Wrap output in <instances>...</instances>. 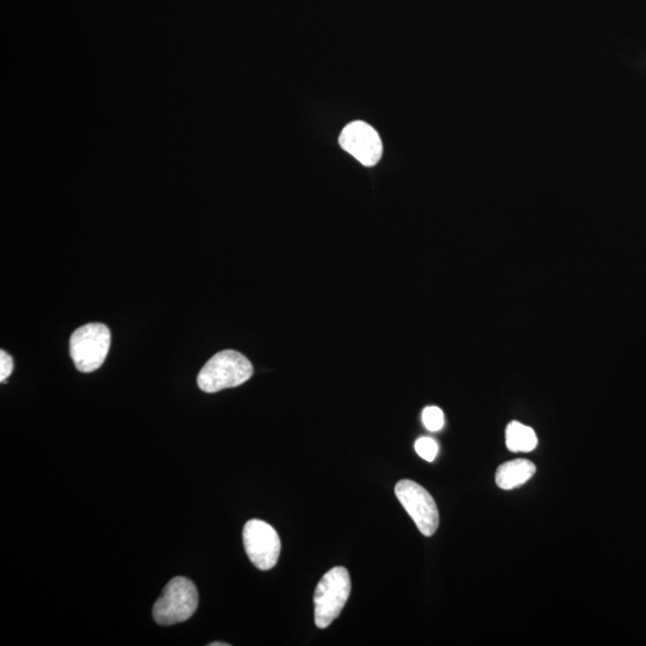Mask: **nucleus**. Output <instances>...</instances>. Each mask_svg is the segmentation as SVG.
<instances>
[{"mask_svg": "<svg viewBox=\"0 0 646 646\" xmlns=\"http://www.w3.org/2000/svg\"><path fill=\"white\" fill-rule=\"evenodd\" d=\"M198 605L199 595L194 583L185 577H175L164 588L152 614L158 625L170 626L190 619Z\"/></svg>", "mask_w": 646, "mask_h": 646, "instance_id": "4", "label": "nucleus"}, {"mask_svg": "<svg viewBox=\"0 0 646 646\" xmlns=\"http://www.w3.org/2000/svg\"><path fill=\"white\" fill-rule=\"evenodd\" d=\"M395 495L402 507L425 536H432L440 526V513L434 498L424 487L412 480H401L395 486Z\"/></svg>", "mask_w": 646, "mask_h": 646, "instance_id": "5", "label": "nucleus"}, {"mask_svg": "<svg viewBox=\"0 0 646 646\" xmlns=\"http://www.w3.org/2000/svg\"><path fill=\"white\" fill-rule=\"evenodd\" d=\"M339 144L365 167H374L381 160L383 145L380 134L363 121L347 125L341 131Z\"/></svg>", "mask_w": 646, "mask_h": 646, "instance_id": "7", "label": "nucleus"}, {"mask_svg": "<svg viewBox=\"0 0 646 646\" xmlns=\"http://www.w3.org/2000/svg\"><path fill=\"white\" fill-rule=\"evenodd\" d=\"M111 331L103 323H87L76 329L70 339V356L81 373H93L105 363L111 349Z\"/></svg>", "mask_w": 646, "mask_h": 646, "instance_id": "2", "label": "nucleus"}, {"mask_svg": "<svg viewBox=\"0 0 646 646\" xmlns=\"http://www.w3.org/2000/svg\"><path fill=\"white\" fill-rule=\"evenodd\" d=\"M505 440H507L508 449L513 453H530L538 447V436L535 431L518 422L508 425Z\"/></svg>", "mask_w": 646, "mask_h": 646, "instance_id": "9", "label": "nucleus"}, {"mask_svg": "<svg viewBox=\"0 0 646 646\" xmlns=\"http://www.w3.org/2000/svg\"><path fill=\"white\" fill-rule=\"evenodd\" d=\"M243 545L247 556L259 570L268 571L277 565L282 550L277 530L270 524L252 520L243 528Z\"/></svg>", "mask_w": 646, "mask_h": 646, "instance_id": "6", "label": "nucleus"}, {"mask_svg": "<svg viewBox=\"0 0 646 646\" xmlns=\"http://www.w3.org/2000/svg\"><path fill=\"white\" fill-rule=\"evenodd\" d=\"M422 418L425 428L432 432L440 431L444 426V414L436 406L426 407Z\"/></svg>", "mask_w": 646, "mask_h": 646, "instance_id": "10", "label": "nucleus"}, {"mask_svg": "<svg viewBox=\"0 0 646 646\" xmlns=\"http://www.w3.org/2000/svg\"><path fill=\"white\" fill-rule=\"evenodd\" d=\"M536 472L532 461L517 459L503 463L496 473V484L502 490H514L516 487L526 484Z\"/></svg>", "mask_w": 646, "mask_h": 646, "instance_id": "8", "label": "nucleus"}, {"mask_svg": "<svg viewBox=\"0 0 646 646\" xmlns=\"http://www.w3.org/2000/svg\"><path fill=\"white\" fill-rule=\"evenodd\" d=\"M253 373V365L247 357L234 350H225L206 362L197 381L203 392L217 393L243 385L251 379Z\"/></svg>", "mask_w": 646, "mask_h": 646, "instance_id": "1", "label": "nucleus"}, {"mask_svg": "<svg viewBox=\"0 0 646 646\" xmlns=\"http://www.w3.org/2000/svg\"><path fill=\"white\" fill-rule=\"evenodd\" d=\"M14 370V359L5 351H0V381L4 383Z\"/></svg>", "mask_w": 646, "mask_h": 646, "instance_id": "12", "label": "nucleus"}, {"mask_svg": "<svg viewBox=\"0 0 646 646\" xmlns=\"http://www.w3.org/2000/svg\"><path fill=\"white\" fill-rule=\"evenodd\" d=\"M351 594L349 571L343 566L329 570L315 590V624L326 629L343 611Z\"/></svg>", "mask_w": 646, "mask_h": 646, "instance_id": "3", "label": "nucleus"}, {"mask_svg": "<svg viewBox=\"0 0 646 646\" xmlns=\"http://www.w3.org/2000/svg\"><path fill=\"white\" fill-rule=\"evenodd\" d=\"M416 452L422 459L432 462L438 455V444L430 437H422L416 442Z\"/></svg>", "mask_w": 646, "mask_h": 646, "instance_id": "11", "label": "nucleus"}, {"mask_svg": "<svg viewBox=\"0 0 646 646\" xmlns=\"http://www.w3.org/2000/svg\"><path fill=\"white\" fill-rule=\"evenodd\" d=\"M210 646H229L227 643H211Z\"/></svg>", "mask_w": 646, "mask_h": 646, "instance_id": "13", "label": "nucleus"}]
</instances>
